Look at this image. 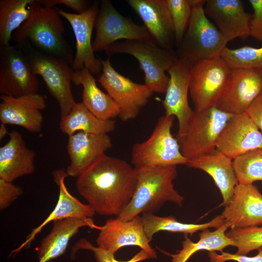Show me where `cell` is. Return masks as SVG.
Segmentation results:
<instances>
[{
	"label": "cell",
	"mask_w": 262,
	"mask_h": 262,
	"mask_svg": "<svg viewBox=\"0 0 262 262\" xmlns=\"http://www.w3.org/2000/svg\"><path fill=\"white\" fill-rule=\"evenodd\" d=\"M0 98L1 123L18 126L32 132L41 131V111L47 107L43 96L38 93L18 97L1 95Z\"/></svg>",
	"instance_id": "ac0fdd59"
},
{
	"label": "cell",
	"mask_w": 262,
	"mask_h": 262,
	"mask_svg": "<svg viewBox=\"0 0 262 262\" xmlns=\"http://www.w3.org/2000/svg\"><path fill=\"white\" fill-rule=\"evenodd\" d=\"M246 113L262 133V93L253 101Z\"/></svg>",
	"instance_id": "60d3db41"
},
{
	"label": "cell",
	"mask_w": 262,
	"mask_h": 262,
	"mask_svg": "<svg viewBox=\"0 0 262 262\" xmlns=\"http://www.w3.org/2000/svg\"><path fill=\"white\" fill-rule=\"evenodd\" d=\"M94 52L105 51L118 40H147L151 38L144 25L120 14L109 0H102L96 18Z\"/></svg>",
	"instance_id": "7c38bea8"
},
{
	"label": "cell",
	"mask_w": 262,
	"mask_h": 262,
	"mask_svg": "<svg viewBox=\"0 0 262 262\" xmlns=\"http://www.w3.org/2000/svg\"><path fill=\"white\" fill-rule=\"evenodd\" d=\"M52 176L59 191L55 207L41 224L33 229L25 241L11 252L9 255L10 257L16 255L23 248L28 246L49 223L67 218L87 220L91 218L96 213L89 204L82 203L69 192L65 184V179L68 176L66 169L55 170L52 172Z\"/></svg>",
	"instance_id": "7402d4cb"
},
{
	"label": "cell",
	"mask_w": 262,
	"mask_h": 262,
	"mask_svg": "<svg viewBox=\"0 0 262 262\" xmlns=\"http://www.w3.org/2000/svg\"><path fill=\"white\" fill-rule=\"evenodd\" d=\"M23 193L19 186L0 178V210L10 206Z\"/></svg>",
	"instance_id": "8d00e7d4"
},
{
	"label": "cell",
	"mask_w": 262,
	"mask_h": 262,
	"mask_svg": "<svg viewBox=\"0 0 262 262\" xmlns=\"http://www.w3.org/2000/svg\"><path fill=\"white\" fill-rule=\"evenodd\" d=\"M220 56L231 69L262 68V47L246 46L235 49L226 47Z\"/></svg>",
	"instance_id": "d6a6232c"
},
{
	"label": "cell",
	"mask_w": 262,
	"mask_h": 262,
	"mask_svg": "<svg viewBox=\"0 0 262 262\" xmlns=\"http://www.w3.org/2000/svg\"><path fill=\"white\" fill-rule=\"evenodd\" d=\"M96 239L97 246L115 254L122 247L134 246L146 251L151 259L157 258L150 245L139 215L133 219L122 221L117 217L108 219L104 225L99 226Z\"/></svg>",
	"instance_id": "2e32d148"
},
{
	"label": "cell",
	"mask_w": 262,
	"mask_h": 262,
	"mask_svg": "<svg viewBox=\"0 0 262 262\" xmlns=\"http://www.w3.org/2000/svg\"><path fill=\"white\" fill-rule=\"evenodd\" d=\"M262 148V133L246 112L233 115L218 138L216 149L232 160Z\"/></svg>",
	"instance_id": "e0dca14e"
},
{
	"label": "cell",
	"mask_w": 262,
	"mask_h": 262,
	"mask_svg": "<svg viewBox=\"0 0 262 262\" xmlns=\"http://www.w3.org/2000/svg\"><path fill=\"white\" fill-rule=\"evenodd\" d=\"M33 0H0V46L9 45L13 32L30 17Z\"/></svg>",
	"instance_id": "4dcf8cb0"
},
{
	"label": "cell",
	"mask_w": 262,
	"mask_h": 262,
	"mask_svg": "<svg viewBox=\"0 0 262 262\" xmlns=\"http://www.w3.org/2000/svg\"><path fill=\"white\" fill-rule=\"evenodd\" d=\"M102 73L98 82L120 108L119 115L123 121L135 118L148 102L153 92L145 84L133 82L116 71L110 57L100 58Z\"/></svg>",
	"instance_id": "30bf717a"
},
{
	"label": "cell",
	"mask_w": 262,
	"mask_h": 262,
	"mask_svg": "<svg viewBox=\"0 0 262 262\" xmlns=\"http://www.w3.org/2000/svg\"><path fill=\"white\" fill-rule=\"evenodd\" d=\"M258 250V254L253 257L223 251L221 252V254H217L215 251H209L208 255L211 262H225L227 261H235L237 262H262V247Z\"/></svg>",
	"instance_id": "74e56055"
},
{
	"label": "cell",
	"mask_w": 262,
	"mask_h": 262,
	"mask_svg": "<svg viewBox=\"0 0 262 262\" xmlns=\"http://www.w3.org/2000/svg\"><path fill=\"white\" fill-rule=\"evenodd\" d=\"M104 52L109 57L116 53L129 54L135 57L145 73L144 84L153 93H165L169 77L165 72L179 60L175 50L161 47L152 38L117 41Z\"/></svg>",
	"instance_id": "277c9868"
},
{
	"label": "cell",
	"mask_w": 262,
	"mask_h": 262,
	"mask_svg": "<svg viewBox=\"0 0 262 262\" xmlns=\"http://www.w3.org/2000/svg\"><path fill=\"white\" fill-rule=\"evenodd\" d=\"M232 115L216 106L194 111L185 134L178 139L183 156L189 161L216 149L219 136Z\"/></svg>",
	"instance_id": "ba28073f"
},
{
	"label": "cell",
	"mask_w": 262,
	"mask_h": 262,
	"mask_svg": "<svg viewBox=\"0 0 262 262\" xmlns=\"http://www.w3.org/2000/svg\"><path fill=\"white\" fill-rule=\"evenodd\" d=\"M231 68L221 56L192 66L189 89L195 111L216 106L229 82Z\"/></svg>",
	"instance_id": "9c48e42d"
},
{
	"label": "cell",
	"mask_w": 262,
	"mask_h": 262,
	"mask_svg": "<svg viewBox=\"0 0 262 262\" xmlns=\"http://www.w3.org/2000/svg\"><path fill=\"white\" fill-rule=\"evenodd\" d=\"M40 83L24 52L16 44L0 46V93L18 97L38 93Z\"/></svg>",
	"instance_id": "8fae6325"
},
{
	"label": "cell",
	"mask_w": 262,
	"mask_h": 262,
	"mask_svg": "<svg viewBox=\"0 0 262 262\" xmlns=\"http://www.w3.org/2000/svg\"><path fill=\"white\" fill-rule=\"evenodd\" d=\"M126 1L141 19L151 38L161 47L173 49L175 30L166 0Z\"/></svg>",
	"instance_id": "44dd1931"
},
{
	"label": "cell",
	"mask_w": 262,
	"mask_h": 262,
	"mask_svg": "<svg viewBox=\"0 0 262 262\" xmlns=\"http://www.w3.org/2000/svg\"><path fill=\"white\" fill-rule=\"evenodd\" d=\"M262 93V68L231 69L229 82L216 107L231 115L246 112Z\"/></svg>",
	"instance_id": "5bb4252c"
},
{
	"label": "cell",
	"mask_w": 262,
	"mask_h": 262,
	"mask_svg": "<svg viewBox=\"0 0 262 262\" xmlns=\"http://www.w3.org/2000/svg\"><path fill=\"white\" fill-rule=\"evenodd\" d=\"M136 169V188L129 204L116 216L120 220L128 221L141 213H153L167 201L182 205L184 198L173 184L177 174L176 166Z\"/></svg>",
	"instance_id": "3957f363"
},
{
	"label": "cell",
	"mask_w": 262,
	"mask_h": 262,
	"mask_svg": "<svg viewBox=\"0 0 262 262\" xmlns=\"http://www.w3.org/2000/svg\"><path fill=\"white\" fill-rule=\"evenodd\" d=\"M167 7L173 23L175 45L181 43L190 18L192 0H166Z\"/></svg>",
	"instance_id": "e575fe53"
},
{
	"label": "cell",
	"mask_w": 262,
	"mask_h": 262,
	"mask_svg": "<svg viewBox=\"0 0 262 262\" xmlns=\"http://www.w3.org/2000/svg\"><path fill=\"white\" fill-rule=\"evenodd\" d=\"M141 218L145 234L150 242L154 234L160 231L181 233L192 236L198 231L209 228L217 229L226 223L221 215L201 224L183 223L178 221L173 216H159L153 213H143Z\"/></svg>",
	"instance_id": "f546056e"
},
{
	"label": "cell",
	"mask_w": 262,
	"mask_h": 262,
	"mask_svg": "<svg viewBox=\"0 0 262 262\" xmlns=\"http://www.w3.org/2000/svg\"><path fill=\"white\" fill-rule=\"evenodd\" d=\"M253 9L250 23V35L262 42V0H249Z\"/></svg>",
	"instance_id": "f35d334b"
},
{
	"label": "cell",
	"mask_w": 262,
	"mask_h": 262,
	"mask_svg": "<svg viewBox=\"0 0 262 262\" xmlns=\"http://www.w3.org/2000/svg\"><path fill=\"white\" fill-rule=\"evenodd\" d=\"M205 0H192L189 23L176 50L180 60L193 65L205 59L220 56L228 43L204 12Z\"/></svg>",
	"instance_id": "5b68a950"
},
{
	"label": "cell",
	"mask_w": 262,
	"mask_h": 262,
	"mask_svg": "<svg viewBox=\"0 0 262 262\" xmlns=\"http://www.w3.org/2000/svg\"><path fill=\"white\" fill-rule=\"evenodd\" d=\"M81 249L92 251L96 262H139L151 259L146 251L141 249L129 261H119L115 259V254L98 246H94L88 240L84 238L79 240L74 245L71 256H74L76 253Z\"/></svg>",
	"instance_id": "d590c367"
},
{
	"label": "cell",
	"mask_w": 262,
	"mask_h": 262,
	"mask_svg": "<svg viewBox=\"0 0 262 262\" xmlns=\"http://www.w3.org/2000/svg\"><path fill=\"white\" fill-rule=\"evenodd\" d=\"M39 4L48 7L53 8L57 4L64 5L70 8L78 14H81L87 9L90 5L85 0H36Z\"/></svg>",
	"instance_id": "ab89813d"
},
{
	"label": "cell",
	"mask_w": 262,
	"mask_h": 262,
	"mask_svg": "<svg viewBox=\"0 0 262 262\" xmlns=\"http://www.w3.org/2000/svg\"><path fill=\"white\" fill-rule=\"evenodd\" d=\"M174 118L172 115L161 116L149 138L133 145L131 161L135 168L187 164L189 161L182 154L178 139L171 133Z\"/></svg>",
	"instance_id": "8992f818"
},
{
	"label": "cell",
	"mask_w": 262,
	"mask_h": 262,
	"mask_svg": "<svg viewBox=\"0 0 262 262\" xmlns=\"http://www.w3.org/2000/svg\"><path fill=\"white\" fill-rule=\"evenodd\" d=\"M83 227L97 229L99 227L94 224L92 218H67L53 221L52 229L42 239L38 247V262H49L62 255L71 238Z\"/></svg>",
	"instance_id": "484cf974"
},
{
	"label": "cell",
	"mask_w": 262,
	"mask_h": 262,
	"mask_svg": "<svg viewBox=\"0 0 262 262\" xmlns=\"http://www.w3.org/2000/svg\"><path fill=\"white\" fill-rule=\"evenodd\" d=\"M16 45L25 54L33 73L42 78L49 93L57 101L60 118L66 116L76 103L71 89L74 70L70 65L29 45Z\"/></svg>",
	"instance_id": "52a82bcc"
},
{
	"label": "cell",
	"mask_w": 262,
	"mask_h": 262,
	"mask_svg": "<svg viewBox=\"0 0 262 262\" xmlns=\"http://www.w3.org/2000/svg\"><path fill=\"white\" fill-rule=\"evenodd\" d=\"M68 137L66 148L70 162L66 171L73 177H78L113 146L108 134L78 131Z\"/></svg>",
	"instance_id": "603a6c76"
},
{
	"label": "cell",
	"mask_w": 262,
	"mask_h": 262,
	"mask_svg": "<svg viewBox=\"0 0 262 262\" xmlns=\"http://www.w3.org/2000/svg\"><path fill=\"white\" fill-rule=\"evenodd\" d=\"M30 7V17L15 32L11 39L16 44L29 45L71 66L75 55L64 37L65 25L57 10L43 6L36 0L33 1Z\"/></svg>",
	"instance_id": "7a4b0ae2"
},
{
	"label": "cell",
	"mask_w": 262,
	"mask_h": 262,
	"mask_svg": "<svg viewBox=\"0 0 262 262\" xmlns=\"http://www.w3.org/2000/svg\"><path fill=\"white\" fill-rule=\"evenodd\" d=\"M9 139L0 147V178L13 182L35 171V152L28 148L22 134L16 131L9 133Z\"/></svg>",
	"instance_id": "cb8c5ba5"
},
{
	"label": "cell",
	"mask_w": 262,
	"mask_h": 262,
	"mask_svg": "<svg viewBox=\"0 0 262 262\" xmlns=\"http://www.w3.org/2000/svg\"><path fill=\"white\" fill-rule=\"evenodd\" d=\"M204 12L215 22L227 42L250 35L252 15L246 12L241 0H207Z\"/></svg>",
	"instance_id": "d6986e66"
},
{
	"label": "cell",
	"mask_w": 262,
	"mask_h": 262,
	"mask_svg": "<svg viewBox=\"0 0 262 262\" xmlns=\"http://www.w3.org/2000/svg\"><path fill=\"white\" fill-rule=\"evenodd\" d=\"M237 248V254L246 255L262 247V227H253L230 229L226 232Z\"/></svg>",
	"instance_id": "836d02e7"
},
{
	"label": "cell",
	"mask_w": 262,
	"mask_h": 262,
	"mask_svg": "<svg viewBox=\"0 0 262 262\" xmlns=\"http://www.w3.org/2000/svg\"><path fill=\"white\" fill-rule=\"evenodd\" d=\"M221 216L230 229L262 225V194L253 184L239 183Z\"/></svg>",
	"instance_id": "ffe728a7"
},
{
	"label": "cell",
	"mask_w": 262,
	"mask_h": 262,
	"mask_svg": "<svg viewBox=\"0 0 262 262\" xmlns=\"http://www.w3.org/2000/svg\"><path fill=\"white\" fill-rule=\"evenodd\" d=\"M137 176L127 161L104 154L77 177L76 187L95 213L118 216L133 196Z\"/></svg>",
	"instance_id": "6da1fadb"
},
{
	"label": "cell",
	"mask_w": 262,
	"mask_h": 262,
	"mask_svg": "<svg viewBox=\"0 0 262 262\" xmlns=\"http://www.w3.org/2000/svg\"><path fill=\"white\" fill-rule=\"evenodd\" d=\"M72 82L76 85H82V102L97 117L107 120L119 116L120 110L118 105L98 87L96 79L86 68L74 71Z\"/></svg>",
	"instance_id": "4316f807"
},
{
	"label": "cell",
	"mask_w": 262,
	"mask_h": 262,
	"mask_svg": "<svg viewBox=\"0 0 262 262\" xmlns=\"http://www.w3.org/2000/svg\"><path fill=\"white\" fill-rule=\"evenodd\" d=\"M192 66L187 62L179 59L167 71L169 81L163 105L165 115L174 116L178 119L177 139L185 134L194 112L188 101Z\"/></svg>",
	"instance_id": "9a60e30c"
},
{
	"label": "cell",
	"mask_w": 262,
	"mask_h": 262,
	"mask_svg": "<svg viewBox=\"0 0 262 262\" xmlns=\"http://www.w3.org/2000/svg\"><path fill=\"white\" fill-rule=\"evenodd\" d=\"M189 167L202 170L213 180L223 197L226 206L231 201L236 186L239 184L232 160L215 149L212 152L189 160Z\"/></svg>",
	"instance_id": "d4e9b609"
},
{
	"label": "cell",
	"mask_w": 262,
	"mask_h": 262,
	"mask_svg": "<svg viewBox=\"0 0 262 262\" xmlns=\"http://www.w3.org/2000/svg\"><path fill=\"white\" fill-rule=\"evenodd\" d=\"M232 162L239 183L249 184L262 181V148L239 156Z\"/></svg>",
	"instance_id": "1f68e13d"
},
{
	"label": "cell",
	"mask_w": 262,
	"mask_h": 262,
	"mask_svg": "<svg viewBox=\"0 0 262 262\" xmlns=\"http://www.w3.org/2000/svg\"><path fill=\"white\" fill-rule=\"evenodd\" d=\"M229 228L226 222L214 231H211L208 229L203 230L199 233V239L196 243L193 242L188 237V235H184V240L182 242V248L176 254H170L159 247L158 249L171 257V262H186L194 254L201 250L221 252L227 246H232L231 240L226 234Z\"/></svg>",
	"instance_id": "f1b7e54d"
},
{
	"label": "cell",
	"mask_w": 262,
	"mask_h": 262,
	"mask_svg": "<svg viewBox=\"0 0 262 262\" xmlns=\"http://www.w3.org/2000/svg\"><path fill=\"white\" fill-rule=\"evenodd\" d=\"M6 125L1 123L0 127V138L2 139L8 133L7 130L5 127Z\"/></svg>",
	"instance_id": "b9f144b4"
},
{
	"label": "cell",
	"mask_w": 262,
	"mask_h": 262,
	"mask_svg": "<svg viewBox=\"0 0 262 262\" xmlns=\"http://www.w3.org/2000/svg\"><path fill=\"white\" fill-rule=\"evenodd\" d=\"M99 7L98 2L95 1L81 14L71 13L55 7L60 15L69 23L76 38V52L71 65L74 71L85 67L92 74L102 71L100 57H95L91 41Z\"/></svg>",
	"instance_id": "4fadbf2b"
},
{
	"label": "cell",
	"mask_w": 262,
	"mask_h": 262,
	"mask_svg": "<svg viewBox=\"0 0 262 262\" xmlns=\"http://www.w3.org/2000/svg\"><path fill=\"white\" fill-rule=\"evenodd\" d=\"M59 128L68 136L78 132L108 134L115 128V121L102 120L91 113L82 102L76 103L70 112L60 118Z\"/></svg>",
	"instance_id": "83f0119b"
}]
</instances>
